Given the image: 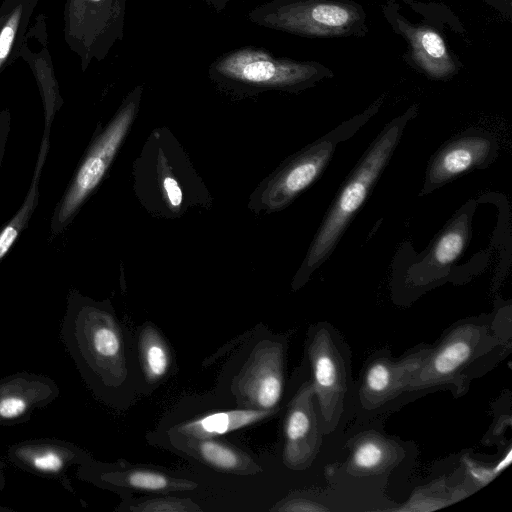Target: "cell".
Returning <instances> with one entry per match:
<instances>
[{"instance_id": "cell-11", "label": "cell", "mask_w": 512, "mask_h": 512, "mask_svg": "<svg viewBox=\"0 0 512 512\" xmlns=\"http://www.w3.org/2000/svg\"><path fill=\"white\" fill-rule=\"evenodd\" d=\"M382 12L394 33L407 43L403 58L409 66L431 79L443 81L451 79L463 68L450 51L440 28L427 16L422 22H411L402 14L396 0H387Z\"/></svg>"}, {"instance_id": "cell-30", "label": "cell", "mask_w": 512, "mask_h": 512, "mask_svg": "<svg viewBox=\"0 0 512 512\" xmlns=\"http://www.w3.org/2000/svg\"><path fill=\"white\" fill-rule=\"evenodd\" d=\"M163 188L171 205L179 206L182 202V192L176 180L170 176H166L163 179Z\"/></svg>"}, {"instance_id": "cell-18", "label": "cell", "mask_w": 512, "mask_h": 512, "mask_svg": "<svg viewBox=\"0 0 512 512\" xmlns=\"http://www.w3.org/2000/svg\"><path fill=\"white\" fill-rule=\"evenodd\" d=\"M350 451L346 468L352 475L372 476L390 472L404 458L400 444L384 433L362 431L347 443Z\"/></svg>"}, {"instance_id": "cell-29", "label": "cell", "mask_w": 512, "mask_h": 512, "mask_svg": "<svg viewBox=\"0 0 512 512\" xmlns=\"http://www.w3.org/2000/svg\"><path fill=\"white\" fill-rule=\"evenodd\" d=\"M10 127L11 114L9 109L5 108L0 112V170L6 151Z\"/></svg>"}, {"instance_id": "cell-17", "label": "cell", "mask_w": 512, "mask_h": 512, "mask_svg": "<svg viewBox=\"0 0 512 512\" xmlns=\"http://www.w3.org/2000/svg\"><path fill=\"white\" fill-rule=\"evenodd\" d=\"M47 17L40 14L36 17L27 35L34 37L41 44L38 51L31 50L26 40L19 52L32 71L41 97L44 114V135H50L51 126L57 112L62 108L64 100L60 94L52 57L48 47Z\"/></svg>"}, {"instance_id": "cell-10", "label": "cell", "mask_w": 512, "mask_h": 512, "mask_svg": "<svg viewBox=\"0 0 512 512\" xmlns=\"http://www.w3.org/2000/svg\"><path fill=\"white\" fill-rule=\"evenodd\" d=\"M127 0H66L64 41L79 60L83 72L95 60H104L123 39Z\"/></svg>"}, {"instance_id": "cell-4", "label": "cell", "mask_w": 512, "mask_h": 512, "mask_svg": "<svg viewBox=\"0 0 512 512\" xmlns=\"http://www.w3.org/2000/svg\"><path fill=\"white\" fill-rule=\"evenodd\" d=\"M210 78L220 87L237 93L265 90L300 92L334 77V72L317 61L275 57L255 47H243L213 61Z\"/></svg>"}, {"instance_id": "cell-2", "label": "cell", "mask_w": 512, "mask_h": 512, "mask_svg": "<svg viewBox=\"0 0 512 512\" xmlns=\"http://www.w3.org/2000/svg\"><path fill=\"white\" fill-rule=\"evenodd\" d=\"M60 336L85 383L113 403L128 369L123 333L111 306L71 290Z\"/></svg>"}, {"instance_id": "cell-25", "label": "cell", "mask_w": 512, "mask_h": 512, "mask_svg": "<svg viewBox=\"0 0 512 512\" xmlns=\"http://www.w3.org/2000/svg\"><path fill=\"white\" fill-rule=\"evenodd\" d=\"M468 237V220L461 215L438 238L432 251L433 262L438 266H447L463 252Z\"/></svg>"}, {"instance_id": "cell-20", "label": "cell", "mask_w": 512, "mask_h": 512, "mask_svg": "<svg viewBox=\"0 0 512 512\" xmlns=\"http://www.w3.org/2000/svg\"><path fill=\"white\" fill-rule=\"evenodd\" d=\"M172 444L206 466L223 473L254 475L262 471V468L248 453L214 437L172 436Z\"/></svg>"}, {"instance_id": "cell-3", "label": "cell", "mask_w": 512, "mask_h": 512, "mask_svg": "<svg viewBox=\"0 0 512 512\" xmlns=\"http://www.w3.org/2000/svg\"><path fill=\"white\" fill-rule=\"evenodd\" d=\"M412 105L391 121L365 152L337 194L322 222L307 256L296 274L293 288H300L310 274L330 255L355 213L366 200L371 188L391 158L406 124L417 114Z\"/></svg>"}, {"instance_id": "cell-12", "label": "cell", "mask_w": 512, "mask_h": 512, "mask_svg": "<svg viewBox=\"0 0 512 512\" xmlns=\"http://www.w3.org/2000/svg\"><path fill=\"white\" fill-rule=\"evenodd\" d=\"M285 344L265 339L251 351L232 383L240 407L275 410L284 388Z\"/></svg>"}, {"instance_id": "cell-5", "label": "cell", "mask_w": 512, "mask_h": 512, "mask_svg": "<svg viewBox=\"0 0 512 512\" xmlns=\"http://www.w3.org/2000/svg\"><path fill=\"white\" fill-rule=\"evenodd\" d=\"M259 26L307 38H362L367 15L354 0H271L248 13Z\"/></svg>"}, {"instance_id": "cell-14", "label": "cell", "mask_w": 512, "mask_h": 512, "mask_svg": "<svg viewBox=\"0 0 512 512\" xmlns=\"http://www.w3.org/2000/svg\"><path fill=\"white\" fill-rule=\"evenodd\" d=\"M8 460L17 468L66 485L68 470L90 462L92 457L79 446L57 438L28 439L11 445Z\"/></svg>"}, {"instance_id": "cell-9", "label": "cell", "mask_w": 512, "mask_h": 512, "mask_svg": "<svg viewBox=\"0 0 512 512\" xmlns=\"http://www.w3.org/2000/svg\"><path fill=\"white\" fill-rule=\"evenodd\" d=\"M430 348V344H418L400 357H394L386 349L374 351L365 360L354 383L351 402L358 417L377 416L410 400L407 389Z\"/></svg>"}, {"instance_id": "cell-21", "label": "cell", "mask_w": 512, "mask_h": 512, "mask_svg": "<svg viewBox=\"0 0 512 512\" xmlns=\"http://www.w3.org/2000/svg\"><path fill=\"white\" fill-rule=\"evenodd\" d=\"M275 410L239 408L209 413L176 425L172 436L206 438L226 434L273 416Z\"/></svg>"}, {"instance_id": "cell-16", "label": "cell", "mask_w": 512, "mask_h": 512, "mask_svg": "<svg viewBox=\"0 0 512 512\" xmlns=\"http://www.w3.org/2000/svg\"><path fill=\"white\" fill-rule=\"evenodd\" d=\"M77 476L105 489H136L157 493L194 490L197 484L190 479L173 477L147 467L107 465L94 460L79 466Z\"/></svg>"}, {"instance_id": "cell-33", "label": "cell", "mask_w": 512, "mask_h": 512, "mask_svg": "<svg viewBox=\"0 0 512 512\" xmlns=\"http://www.w3.org/2000/svg\"><path fill=\"white\" fill-rule=\"evenodd\" d=\"M4 464L0 462V491L5 487Z\"/></svg>"}, {"instance_id": "cell-26", "label": "cell", "mask_w": 512, "mask_h": 512, "mask_svg": "<svg viewBox=\"0 0 512 512\" xmlns=\"http://www.w3.org/2000/svg\"><path fill=\"white\" fill-rule=\"evenodd\" d=\"M468 493L464 489H449L444 487V484L434 485V488L426 487L423 490H419L416 496H413L408 506L401 508V510L410 511H428L435 510L446 506L449 503L457 501L465 497Z\"/></svg>"}, {"instance_id": "cell-28", "label": "cell", "mask_w": 512, "mask_h": 512, "mask_svg": "<svg viewBox=\"0 0 512 512\" xmlns=\"http://www.w3.org/2000/svg\"><path fill=\"white\" fill-rule=\"evenodd\" d=\"M327 508L321 506L312 499L303 495H291L288 496L273 507L270 511H289V512H303V511H325Z\"/></svg>"}, {"instance_id": "cell-32", "label": "cell", "mask_w": 512, "mask_h": 512, "mask_svg": "<svg viewBox=\"0 0 512 512\" xmlns=\"http://www.w3.org/2000/svg\"><path fill=\"white\" fill-rule=\"evenodd\" d=\"M207 3H209L211 6H213L217 11H220L225 8L226 3L229 0H204Z\"/></svg>"}, {"instance_id": "cell-22", "label": "cell", "mask_w": 512, "mask_h": 512, "mask_svg": "<svg viewBox=\"0 0 512 512\" xmlns=\"http://www.w3.org/2000/svg\"><path fill=\"white\" fill-rule=\"evenodd\" d=\"M39 0H3L0 5V74L19 58Z\"/></svg>"}, {"instance_id": "cell-1", "label": "cell", "mask_w": 512, "mask_h": 512, "mask_svg": "<svg viewBox=\"0 0 512 512\" xmlns=\"http://www.w3.org/2000/svg\"><path fill=\"white\" fill-rule=\"evenodd\" d=\"M511 335L491 317L463 319L447 328L430 351L407 389L411 399L438 390L454 398L495 368L511 352Z\"/></svg>"}, {"instance_id": "cell-24", "label": "cell", "mask_w": 512, "mask_h": 512, "mask_svg": "<svg viewBox=\"0 0 512 512\" xmlns=\"http://www.w3.org/2000/svg\"><path fill=\"white\" fill-rule=\"evenodd\" d=\"M139 357L145 378L157 382L167 375L171 352L164 337L151 324L142 327L138 339Z\"/></svg>"}, {"instance_id": "cell-23", "label": "cell", "mask_w": 512, "mask_h": 512, "mask_svg": "<svg viewBox=\"0 0 512 512\" xmlns=\"http://www.w3.org/2000/svg\"><path fill=\"white\" fill-rule=\"evenodd\" d=\"M50 149V135H42L31 182L21 206L0 230V263L27 228L40 198V180Z\"/></svg>"}, {"instance_id": "cell-34", "label": "cell", "mask_w": 512, "mask_h": 512, "mask_svg": "<svg viewBox=\"0 0 512 512\" xmlns=\"http://www.w3.org/2000/svg\"><path fill=\"white\" fill-rule=\"evenodd\" d=\"M0 512H15V510H13L9 507L0 506Z\"/></svg>"}, {"instance_id": "cell-6", "label": "cell", "mask_w": 512, "mask_h": 512, "mask_svg": "<svg viewBox=\"0 0 512 512\" xmlns=\"http://www.w3.org/2000/svg\"><path fill=\"white\" fill-rule=\"evenodd\" d=\"M305 354L322 431L331 434L352 401L351 351L332 324L319 322L308 330Z\"/></svg>"}, {"instance_id": "cell-7", "label": "cell", "mask_w": 512, "mask_h": 512, "mask_svg": "<svg viewBox=\"0 0 512 512\" xmlns=\"http://www.w3.org/2000/svg\"><path fill=\"white\" fill-rule=\"evenodd\" d=\"M142 86L136 87L121 108L91 142L86 154L57 202L50 223L51 237L62 233L103 179L137 112Z\"/></svg>"}, {"instance_id": "cell-27", "label": "cell", "mask_w": 512, "mask_h": 512, "mask_svg": "<svg viewBox=\"0 0 512 512\" xmlns=\"http://www.w3.org/2000/svg\"><path fill=\"white\" fill-rule=\"evenodd\" d=\"M122 510L132 512H201L202 509L189 498L156 497L133 503Z\"/></svg>"}, {"instance_id": "cell-8", "label": "cell", "mask_w": 512, "mask_h": 512, "mask_svg": "<svg viewBox=\"0 0 512 512\" xmlns=\"http://www.w3.org/2000/svg\"><path fill=\"white\" fill-rule=\"evenodd\" d=\"M385 99L381 95L361 114L315 141L282 165L255 193L251 202L255 209L273 212L287 206L322 173L345 134L355 131L374 115Z\"/></svg>"}, {"instance_id": "cell-13", "label": "cell", "mask_w": 512, "mask_h": 512, "mask_svg": "<svg viewBox=\"0 0 512 512\" xmlns=\"http://www.w3.org/2000/svg\"><path fill=\"white\" fill-rule=\"evenodd\" d=\"M322 426L309 379L304 380L289 401L283 422L282 460L292 470L307 469L322 444Z\"/></svg>"}, {"instance_id": "cell-31", "label": "cell", "mask_w": 512, "mask_h": 512, "mask_svg": "<svg viewBox=\"0 0 512 512\" xmlns=\"http://www.w3.org/2000/svg\"><path fill=\"white\" fill-rule=\"evenodd\" d=\"M491 7L500 12L504 17L512 16V0H484Z\"/></svg>"}, {"instance_id": "cell-15", "label": "cell", "mask_w": 512, "mask_h": 512, "mask_svg": "<svg viewBox=\"0 0 512 512\" xmlns=\"http://www.w3.org/2000/svg\"><path fill=\"white\" fill-rule=\"evenodd\" d=\"M59 387L48 376L17 372L0 379V426L28 422L33 413L59 396Z\"/></svg>"}, {"instance_id": "cell-19", "label": "cell", "mask_w": 512, "mask_h": 512, "mask_svg": "<svg viewBox=\"0 0 512 512\" xmlns=\"http://www.w3.org/2000/svg\"><path fill=\"white\" fill-rule=\"evenodd\" d=\"M491 150L490 140L481 136H465L450 142L439 151L430 165L423 190L429 192L482 164Z\"/></svg>"}]
</instances>
